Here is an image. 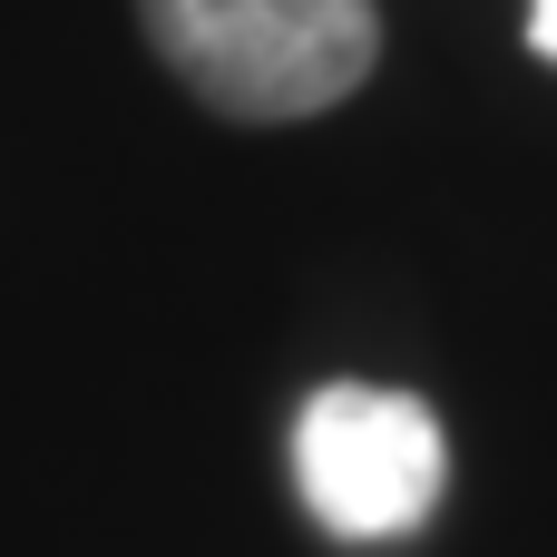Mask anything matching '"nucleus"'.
<instances>
[{
  "label": "nucleus",
  "mask_w": 557,
  "mask_h": 557,
  "mask_svg": "<svg viewBox=\"0 0 557 557\" xmlns=\"http://www.w3.org/2000/svg\"><path fill=\"white\" fill-rule=\"evenodd\" d=\"M137 29L186 78V98L245 127L323 117L382 59L372 0H137Z\"/></svg>",
  "instance_id": "1"
},
{
  "label": "nucleus",
  "mask_w": 557,
  "mask_h": 557,
  "mask_svg": "<svg viewBox=\"0 0 557 557\" xmlns=\"http://www.w3.org/2000/svg\"><path fill=\"white\" fill-rule=\"evenodd\" d=\"M294 490L304 509L352 539V548H382V539H411L441 490H450V441L431 421V401L411 392H382V382H323L294 421Z\"/></svg>",
  "instance_id": "2"
},
{
  "label": "nucleus",
  "mask_w": 557,
  "mask_h": 557,
  "mask_svg": "<svg viewBox=\"0 0 557 557\" xmlns=\"http://www.w3.org/2000/svg\"><path fill=\"white\" fill-rule=\"evenodd\" d=\"M529 49L557 69V0H529Z\"/></svg>",
  "instance_id": "3"
}]
</instances>
